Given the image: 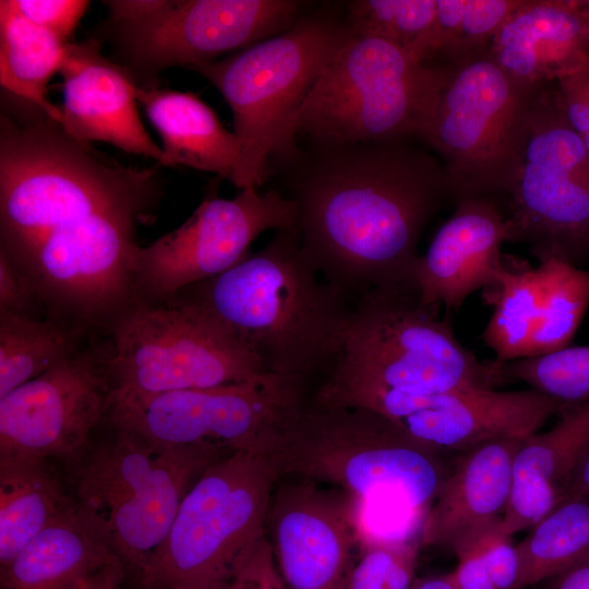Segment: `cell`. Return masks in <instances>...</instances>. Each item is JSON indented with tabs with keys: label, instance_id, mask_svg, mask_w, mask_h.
I'll return each mask as SVG.
<instances>
[{
	"label": "cell",
	"instance_id": "obj_21",
	"mask_svg": "<svg viewBox=\"0 0 589 589\" xmlns=\"http://www.w3.org/2000/svg\"><path fill=\"white\" fill-rule=\"evenodd\" d=\"M524 441L497 440L461 453L426 514L421 545L457 557L501 533L515 455Z\"/></svg>",
	"mask_w": 589,
	"mask_h": 589
},
{
	"label": "cell",
	"instance_id": "obj_20",
	"mask_svg": "<svg viewBox=\"0 0 589 589\" xmlns=\"http://www.w3.org/2000/svg\"><path fill=\"white\" fill-rule=\"evenodd\" d=\"M63 80L60 125L77 141H101L127 153L157 160L163 151L137 111L132 72L105 58L95 40L69 43L60 70Z\"/></svg>",
	"mask_w": 589,
	"mask_h": 589
},
{
	"label": "cell",
	"instance_id": "obj_29",
	"mask_svg": "<svg viewBox=\"0 0 589 589\" xmlns=\"http://www.w3.org/2000/svg\"><path fill=\"white\" fill-rule=\"evenodd\" d=\"M96 338L57 320L0 311V398Z\"/></svg>",
	"mask_w": 589,
	"mask_h": 589
},
{
	"label": "cell",
	"instance_id": "obj_14",
	"mask_svg": "<svg viewBox=\"0 0 589 589\" xmlns=\"http://www.w3.org/2000/svg\"><path fill=\"white\" fill-rule=\"evenodd\" d=\"M132 72L193 68L243 50L291 27L292 0H110L104 2Z\"/></svg>",
	"mask_w": 589,
	"mask_h": 589
},
{
	"label": "cell",
	"instance_id": "obj_1",
	"mask_svg": "<svg viewBox=\"0 0 589 589\" xmlns=\"http://www.w3.org/2000/svg\"><path fill=\"white\" fill-rule=\"evenodd\" d=\"M312 147L287 195L311 263L346 294L414 289L421 233L452 196L442 163L407 139Z\"/></svg>",
	"mask_w": 589,
	"mask_h": 589
},
{
	"label": "cell",
	"instance_id": "obj_36",
	"mask_svg": "<svg viewBox=\"0 0 589 589\" xmlns=\"http://www.w3.org/2000/svg\"><path fill=\"white\" fill-rule=\"evenodd\" d=\"M12 4L29 22L69 41V37L85 14L89 1L12 0Z\"/></svg>",
	"mask_w": 589,
	"mask_h": 589
},
{
	"label": "cell",
	"instance_id": "obj_11",
	"mask_svg": "<svg viewBox=\"0 0 589 589\" xmlns=\"http://www.w3.org/2000/svg\"><path fill=\"white\" fill-rule=\"evenodd\" d=\"M106 345L112 398L208 388L269 374L219 325L172 300L137 303L112 327Z\"/></svg>",
	"mask_w": 589,
	"mask_h": 589
},
{
	"label": "cell",
	"instance_id": "obj_32",
	"mask_svg": "<svg viewBox=\"0 0 589 589\" xmlns=\"http://www.w3.org/2000/svg\"><path fill=\"white\" fill-rule=\"evenodd\" d=\"M500 364L504 381L524 382L564 407L589 401V345Z\"/></svg>",
	"mask_w": 589,
	"mask_h": 589
},
{
	"label": "cell",
	"instance_id": "obj_39",
	"mask_svg": "<svg viewBox=\"0 0 589 589\" xmlns=\"http://www.w3.org/2000/svg\"><path fill=\"white\" fill-rule=\"evenodd\" d=\"M0 311L32 318H45L28 286L2 254H0Z\"/></svg>",
	"mask_w": 589,
	"mask_h": 589
},
{
	"label": "cell",
	"instance_id": "obj_2",
	"mask_svg": "<svg viewBox=\"0 0 589 589\" xmlns=\"http://www.w3.org/2000/svg\"><path fill=\"white\" fill-rule=\"evenodd\" d=\"M169 300L206 315L267 373L306 386L335 364L353 314L346 293L306 256L296 227L277 230L260 252Z\"/></svg>",
	"mask_w": 589,
	"mask_h": 589
},
{
	"label": "cell",
	"instance_id": "obj_6",
	"mask_svg": "<svg viewBox=\"0 0 589 589\" xmlns=\"http://www.w3.org/2000/svg\"><path fill=\"white\" fill-rule=\"evenodd\" d=\"M416 289L372 291L353 306L344 346L313 394L327 399L362 388L441 395L505 382L500 362H482Z\"/></svg>",
	"mask_w": 589,
	"mask_h": 589
},
{
	"label": "cell",
	"instance_id": "obj_44",
	"mask_svg": "<svg viewBox=\"0 0 589 589\" xmlns=\"http://www.w3.org/2000/svg\"><path fill=\"white\" fill-rule=\"evenodd\" d=\"M567 497H589V447L574 472Z\"/></svg>",
	"mask_w": 589,
	"mask_h": 589
},
{
	"label": "cell",
	"instance_id": "obj_31",
	"mask_svg": "<svg viewBox=\"0 0 589 589\" xmlns=\"http://www.w3.org/2000/svg\"><path fill=\"white\" fill-rule=\"evenodd\" d=\"M436 7V0L350 1L347 26L356 35L384 39L429 63Z\"/></svg>",
	"mask_w": 589,
	"mask_h": 589
},
{
	"label": "cell",
	"instance_id": "obj_7",
	"mask_svg": "<svg viewBox=\"0 0 589 589\" xmlns=\"http://www.w3.org/2000/svg\"><path fill=\"white\" fill-rule=\"evenodd\" d=\"M347 35V25L326 16L300 17L278 35L191 68L231 109L240 144L230 178L237 188H260L269 161L289 157L291 123Z\"/></svg>",
	"mask_w": 589,
	"mask_h": 589
},
{
	"label": "cell",
	"instance_id": "obj_40",
	"mask_svg": "<svg viewBox=\"0 0 589 589\" xmlns=\"http://www.w3.org/2000/svg\"><path fill=\"white\" fill-rule=\"evenodd\" d=\"M448 573L454 589H496L480 546L459 555Z\"/></svg>",
	"mask_w": 589,
	"mask_h": 589
},
{
	"label": "cell",
	"instance_id": "obj_45",
	"mask_svg": "<svg viewBox=\"0 0 589 589\" xmlns=\"http://www.w3.org/2000/svg\"><path fill=\"white\" fill-rule=\"evenodd\" d=\"M408 589H454V587L448 574H445L440 576L416 577Z\"/></svg>",
	"mask_w": 589,
	"mask_h": 589
},
{
	"label": "cell",
	"instance_id": "obj_30",
	"mask_svg": "<svg viewBox=\"0 0 589 589\" xmlns=\"http://www.w3.org/2000/svg\"><path fill=\"white\" fill-rule=\"evenodd\" d=\"M516 544L518 589H527L589 561V497H567Z\"/></svg>",
	"mask_w": 589,
	"mask_h": 589
},
{
	"label": "cell",
	"instance_id": "obj_18",
	"mask_svg": "<svg viewBox=\"0 0 589 589\" xmlns=\"http://www.w3.org/2000/svg\"><path fill=\"white\" fill-rule=\"evenodd\" d=\"M266 536L287 589H342L359 543L353 497L308 480L276 484Z\"/></svg>",
	"mask_w": 589,
	"mask_h": 589
},
{
	"label": "cell",
	"instance_id": "obj_16",
	"mask_svg": "<svg viewBox=\"0 0 589 589\" xmlns=\"http://www.w3.org/2000/svg\"><path fill=\"white\" fill-rule=\"evenodd\" d=\"M106 337L0 398V459L77 461L107 416Z\"/></svg>",
	"mask_w": 589,
	"mask_h": 589
},
{
	"label": "cell",
	"instance_id": "obj_17",
	"mask_svg": "<svg viewBox=\"0 0 589 589\" xmlns=\"http://www.w3.org/2000/svg\"><path fill=\"white\" fill-rule=\"evenodd\" d=\"M483 296L493 312L482 339L496 361L538 357L573 339L589 305V269L555 259L532 266L503 254Z\"/></svg>",
	"mask_w": 589,
	"mask_h": 589
},
{
	"label": "cell",
	"instance_id": "obj_33",
	"mask_svg": "<svg viewBox=\"0 0 589 589\" xmlns=\"http://www.w3.org/2000/svg\"><path fill=\"white\" fill-rule=\"evenodd\" d=\"M420 546L416 540L362 548L342 589H408L416 579Z\"/></svg>",
	"mask_w": 589,
	"mask_h": 589
},
{
	"label": "cell",
	"instance_id": "obj_12",
	"mask_svg": "<svg viewBox=\"0 0 589 589\" xmlns=\"http://www.w3.org/2000/svg\"><path fill=\"white\" fill-rule=\"evenodd\" d=\"M306 396V385L266 374L208 388L109 397L105 424L168 447L215 446L275 456Z\"/></svg>",
	"mask_w": 589,
	"mask_h": 589
},
{
	"label": "cell",
	"instance_id": "obj_9",
	"mask_svg": "<svg viewBox=\"0 0 589 589\" xmlns=\"http://www.w3.org/2000/svg\"><path fill=\"white\" fill-rule=\"evenodd\" d=\"M281 479L274 456L230 452L211 462L183 496L171 528L137 576V589L230 579L241 554L266 533Z\"/></svg>",
	"mask_w": 589,
	"mask_h": 589
},
{
	"label": "cell",
	"instance_id": "obj_38",
	"mask_svg": "<svg viewBox=\"0 0 589 589\" xmlns=\"http://www.w3.org/2000/svg\"><path fill=\"white\" fill-rule=\"evenodd\" d=\"M496 589H518L519 556L510 537L496 534L480 545Z\"/></svg>",
	"mask_w": 589,
	"mask_h": 589
},
{
	"label": "cell",
	"instance_id": "obj_8",
	"mask_svg": "<svg viewBox=\"0 0 589 589\" xmlns=\"http://www.w3.org/2000/svg\"><path fill=\"white\" fill-rule=\"evenodd\" d=\"M446 65L420 62L381 38L348 35L296 115L289 132L312 146L420 135Z\"/></svg>",
	"mask_w": 589,
	"mask_h": 589
},
{
	"label": "cell",
	"instance_id": "obj_37",
	"mask_svg": "<svg viewBox=\"0 0 589 589\" xmlns=\"http://www.w3.org/2000/svg\"><path fill=\"white\" fill-rule=\"evenodd\" d=\"M566 120L589 152V56L576 70L555 82Z\"/></svg>",
	"mask_w": 589,
	"mask_h": 589
},
{
	"label": "cell",
	"instance_id": "obj_10",
	"mask_svg": "<svg viewBox=\"0 0 589 589\" xmlns=\"http://www.w3.org/2000/svg\"><path fill=\"white\" fill-rule=\"evenodd\" d=\"M445 65L420 139L440 156L452 196L507 194L519 167L529 109L541 88L516 83L489 47Z\"/></svg>",
	"mask_w": 589,
	"mask_h": 589
},
{
	"label": "cell",
	"instance_id": "obj_47",
	"mask_svg": "<svg viewBox=\"0 0 589 589\" xmlns=\"http://www.w3.org/2000/svg\"><path fill=\"white\" fill-rule=\"evenodd\" d=\"M585 5H586V12H587V17L589 22V0H585Z\"/></svg>",
	"mask_w": 589,
	"mask_h": 589
},
{
	"label": "cell",
	"instance_id": "obj_22",
	"mask_svg": "<svg viewBox=\"0 0 589 589\" xmlns=\"http://www.w3.org/2000/svg\"><path fill=\"white\" fill-rule=\"evenodd\" d=\"M563 408L531 388L470 387L433 395L425 407L398 423L440 452L465 453L492 441H525Z\"/></svg>",
	"mask_w": 589,
	"mask_h": 589
},
{
	"label": "cell",
	"instance_id": "obj_4",
	"mask_svg": "<svg viewBox=\"0 0 589 589\" xmlns=\"http://www.w3.org/2000/svg\"><path fill=\"white\" fill-rule=\"evenodd\" d=\"M438 452L374 410L326 405L311 396L274 457L281 478L428 514L448 472Z\"/></svg>",
	"mask_w": 589,
	"mask_h": 589
},
{
	"label": "cell",
	"instance_id": "obj_19",
	"mask_svg": "<svg viewBox=\"0 0 589 589\" xmlns=\"http://www.w3.org/2000/svg\"><path fill=\"white\" fill-rule=\"evenodd\" d=\"M506 241V216L492 199L457 200L455 212L413 267L412 285L420 302L455 310L474 291L491 287L502 269L501 248Z\"/></svg>",
	"mask_w": 589,
	"mask_h": 589
},
{
	"label": "cell",
	"instance_id": "obj_34",
	"mask_svg": "<svg viewBox=\"0 0 589 589\" xmlns=\"http://www.w3.org/2000/svg\"><path fill=\"white\" fill-rule=\"evenodd\" d=\"M522 0H466L456 35L442 56L447 62L462 60L490 46L491 40Z\"/></svg>",
	"mask_w": 589,
	"mask_h": 589
},
{
	"label": "cell",
	"instance_id": "obj_24",
	"mask_svg": "<svg viewBox=\"0 0 589 589\" xmlns=\"http://www.w3.org/2000/svg\"><path fill=\"white\" fill-rule=\"evenodd\" d=\"M560 412L555 425L525 440L515 455L502 536L533 527L567 496L574 472L589 447V401Z\"/></svg>",
	"mask_w": 589,
	"mask_h": 589
},
{
	"label": "cell",
	"instance_id": "obj_27",
	"mask_svg": "<svg viewBox=\"0 0 589 589\" xmlns=\"http://www.w3.org/2000/svg\"><path fill=\"white\" fill-rule=\"evenodd\" d=\"M74 504L47 459H0V568Z\"/></svg>",
	"mask_w": 589,
	"mask_h": 589
},
{
	"label": "cell",
	"instance_id": "obj_28",
	"mask_svg": "<svg viewBox=\"0 0 589 589\" xmlns=\"http://www.w3.org/2000/svg\"><path fill=\"white\" fill-rule=\"evenodd\" d=\"M67 41L22 16L12 0L0 1L1 86L61 122V107L47 97V86L63 64Z\"/></svg>",
	"mask_w": 589,
	"mask_h": 589
},
{
	"label": "cell",
	"instance_id": "obj_35",
	"mask_svg": "<svg viewBox=\"0 0 589 589\" xmlns=\"http://www.w3.org/2000/svg\"><path fill=\"white\" fill-rule=\"evenodd\" d=\"M230 581L233 589H287L266 533L241 554Z\"/></svg>",
	"mask_w": 589,
	"mask_h": 589
},
{
	"label": "cell",
	"instance_id": "obj_3",
	"mask_svg": "<svg viewBox=\"0 0 589 589\" xmlns=\"http://www.w3.org/2000/svg\"><path fill=\"white\" fill-rule=\"evenodd\" d=\"M154 169L119 165L44 115L0 119V254L13 259L50 231L99 209L155 202Z\"/></svg>",
	"mask_w": 589,
	"mask_h": 589
},
{
	"label": "cell",
	"instance_id": "obj_41",
	"mask_svg": "<svg viewBox=\"0 0 589 589\" xmlns=\"http://www.w3.org/2000/svg\"><path fill=\"white\" fill-rule=\"evenodd\" d=\"M433 27V59L443 56L452 44L462 19L466 0H436Z\"/></svg>",
	"mask_w": 589,
	"mask_h": 589
},
{
	"label": "cell",
	"instance_id": "obj_5",
	"mask_svg": "<svg viewBox=\"0 0 589 589\" xmlns=\"http://www.w3.org/2000/svg\"><path fill=\"white\" fill-rule=\"evenodd\" d=\"M107 426L109 436L74 462L72 496L80 516L136 579L165 541L189 488L230 452L163 446Z\"/></svg>",
	"mask_w": 589,
	"mask_h": 589
},
{
	"label": "cell",
	"instance_id": "obj_46",
	"mask_svg": "<svg viewBox=\"0 0 589 589\" xmlns=\"http://www.w3.org/2000/svg\"><path fill=\"white\" fill-rule=\"evenodd\" d=\"M172 589H233V587L230 579H215L182 585Z\"/></svg>",
	"mask_w": 589,
	"mask_h": 589
},
{
	"label": "cell",
	"instance_id": "obj_15",
	"mask_svg": "<svg viewBox=\"0 0 589 589\" xmlns=\"http://www.w3.org/2000/svg\"><path fill=\"white\" fill-rule=\"evenodd\" d=\"M296 224L293 201L278 190L247 188L227 200L212 188L180 227L137 247L133 272L139 303L166 302L181 289L235 266L262 232Z\"/></svg>",
	"mask_w": 589,
	"mask_h": 589
},
{
	"label": "cell",
	"instance_id": "obj_43",
	"mask_svg": "<svg viewBox=\"0 0 589 589\" xmlns=\"http://www.w3.org/2000/svg\"><path fill=\"white\" fill-rule=\"evenodd\" d=\"M549 589H589V561L551 578Z\"/></svg>",
	"mask_w": 589,
	"mask_h": 589
},
{
	"label": "cell",
	"instance_id": "obj_26",
	"mask_svg": "<svg viewBox=\"0 0 589 589\" xmlns=\"http://www.w3.org/2000/svg\"><path fill=\"white\" fill-rule=\"evenodd\" d=\"M115 557L73 504L0 568V587L72 589Z\"/></svg>",
	"mask_w": 589,
	"mask_h": 589
},
{
	"label": "cell",
	"instance_id": "obj_25",
	"mask_svg": "<svg viewBox=\"0 0 589 589\" xmlns=\"http://www.w3.org/2000/svg\"><path fill=\"white\" fill-rule=\"evenodd\" d=\"M136 99L161 139L160 165L187 166L230 180L239 141L196 94L137 84Z\"/></svg>",
	"mask_w": 589,
	"mask_h": 589
},
{
	"label": "cell",
	"instance_id": "obj_23",
	"mask_svg": "<svg viewBox=\"0 0 589 589\" xmlns=\"http://www.w3.org/2000/svg\"><path fill=\"white\" fill-rule=\"evenodd\" d=\"M489 51L526 88L557 82L589 56L585 0H522L491 40Z\"/></svg>",
	"mask_w": 589,
	"mask_h": 589
},
{
	"label": "cell",
	"instance_id": "obj_42",
	"mask_svg": "<svg viewBox=\"0 0 589 589\" xmlns=\"http://www.w3.org/2000/svg\"><path fill=\"white\" fill-rule=\"evenodd\" d=\"M127 570L115 557L72 589H123Z\"/></svg>",
	"mask_w": 589,
	"mask_h": 589
},
{
	"label": "cell",
	"instance_id": "obj_13",
	"mask_svg": "<svg viewBox=\"0 0 589 589\" xmlns=\"http://www.w3.org/2000/svg\"><path fill=\"white\" fill-rule=\"evenodd\" d=\"M550 85L529 109L506 220L509 241L526 244L539 261L578 266L589 262V152Z\"/></svg>",
	"mask_w": 589,
	"mask_h": 589
}]
</instances>
